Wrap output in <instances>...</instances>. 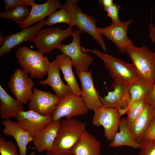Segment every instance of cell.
<instances>
[{
	"label": "cell",
	"mask_w": 155,
	"mask_h": 155,
	"mask_svg": "<svg viewBox=\"0 0 155 155\" xmlns=\"http://www.w3.org/2000/svg\"><path fill=\"white\" fill-rule=\"evenodd\" d=\"M86 131L85 124L77 119L63 120L51 153L53 155L72 154L73 147Z\"/></svg>",
	"instance_id": "6da1fadb"
},
{
	"label": "cell",
	"mask_w": 155,
	"mask_h": 155,
	"mask_svg": "<svg viewBox=\"0 0 155 155\" xmlns=\"http://www.w3.org/2000/svg\"><path fill=\"white\" fill-rule=\"evenodd\" d=\"M83 52H90L100 59L108 70L111 77L115 81H120L130 84L139 77L133 64L126 63L113 56L100 51L81 47Z\"/></svg>",
	"instance_id": "7a4b0ae2"
},
{
	"label": "cell",
	"mask_w": 155,
	"mask_h": 155,
	"mask_svg": "<svg viewBox=\"0 0 155 155\" xmlns=\"http://www.w3.org/2000/svg\"><path fill=\"white\" fill-rule=\"evenodd\" d=\"M39 50H32L25 46L18 48L15 53L17 61L22 69L31 77L41 79L47 74L50 62Z\"/></svg>",
	"instance_id": "3957f363"
},
{
	"label": "cell",
	"mask_w": 155,
	"mask_h": 155,
	"mask_svg": "<svg viewBox=\"0 0 155 155\" xmlns=\"http://www.w3.org/2000/svg\"><path fill=\"white\" fill-rule=\"evenodd\" d=\"M127 53L139 77L150 84H155V52L146 46L137 47L133 44L128 47Z\"/></svg>",
	"instance_id": "277c9868"
},
{
	"label": "cell",
	"mask_w": 155,
	"mask_h": 155,
	"mask_svg": "<svg viewBox=\"0 0 155 155\" xmlns=\"http://www.w3.org/2000/svg\"><path fill=\"white\" fill-rule=\"evenodd\" d=\"M78 0H66L65 2L68 10L72 16L74 26H76L81 33H87L91 35L104 52L107 51L105 42L98 31L97 22L94 16L86 14L77 5Z\"/></svg>",
	"instance_id": "5b68a950"
},
{
	"label": "cell",
	"mask_w": 155,
	"mask_h": 155,
	"mask_svg": "<svg viewBox=\"0 0 155 155\" xmlns=\"http://www.w3.org/2000/svg\"><path fill=\"white\" fill-rule=\"evenodd\" d=\"M73 26H71L65 30L55 27L40 29L32 41L38 50L43 54H48L61 44L62 41L73 34Z\"/></svg>",
	"instance_id": "8992f818"
},
{
	"label": "cell",
	"mask_w": 155,
	"mask_h": 155,
	"mask_svg": "<svg viewBox=\"0 0 155 155\" xmlns=\"http://www.w3.org/2000/svg\"><path fill=\"white\" fill-rule=\"evenodd\" d=\"M80 32L78 29L73 31L72 42L68 44H61L58 49L62 54L69 56L77 73L87 72L94 60L88 53L83 52L80 44Z\"/></svg>",
	"instance_id": "52a82bcc"
},
{
	"label": "cell",
	"mask_w": 155,
	"mask_h": 155,
	"mask_svg": "<svg viewBox=\"0 0 155 155\" xmlns=\"http://www.w3.org/2000/svg\"><path fill=\"white\" fill-rule=\"evenodd\" d=\"M89 110L82 97L71 93L60 99L52 115L53 121L70 119L86 114Z\"/></svg>",
	"instance_id": "ba28073f"
},
{
	"label": "cell",
	"mask_w": 155,
	"mask_h": 155,
	"mask_svg": "<svg viewBox=\"0 0 155 155\" xmlns=\"http://www.w3.org/2000/svg\"><path fill=\"white\" fill-rule=\"evenodd\" d=\"M34 84V82L28 76L27 72L23 69L18 68L11 76L7 87L17 100L23 104H26L32 96V89Z\"/></svg>",
	"instance_id": "9c48e42d"
},
{
	"label": "cell",
	"mask_w": 155,
	"mask_h": 155,
	"mask_svg": "<svg viewBox=\"0 0 155 155\" xmlns=\"http://www.w3.org/2000/svg\"><path fill=\"white\" fill-rule=\"evenodd\" d=\"M92 124L96 127L102 126L105 137L108 141H112L117 133L121 121L117 110L104 107H99L94 111Z\"/></svg>",
	"instance_id": "30bf717a"
},
{
	"label": "cell",
	"mask_w": 155,
	"mask_h": 155,
	"mask_svg": "<svg viewBox=\"0 0 155 155\" xmlns=\"http://www.w3.org/2000/svg\"><path fill=\"white\" fill-rule=\"evenodd\" d=\"M47 19L32 26L22 29L17 33L2 36L0 34V57L9 53L14 47L27 41L32 40L37 32L45 25Z\"/></svg>",
	"instance_id": "8fae6325"
},
{
	"label": "cell",
	"mask_w": 155,
	"mask_h": 155,
	"mask_svg": "<svg viewBox=\"0 0 155 155\" xmlns=\"http://www.w3.org/2000/svg\"><path fill=\"white\" fill-rule=\"evenodd\" d=\"M129 83L120 81H114L111 87L114 89L104 97L100 96V100L104 107L116 110L128 108L131 100L128 90Z\"/></svg>",
	"instance_id": "7c38bea8"
},
{
	"label": "cell",
	"mask_w": 155,
	"mask_h": 155,
	"mask_svg": "<svg viewBox=\"0 0 155 155\" xmlns=\"http://www.w3.org/2000/svg\"><path fill=\"white\" fill-rule=\"evenodd\" d=\"M16 118L18 125L33 137L53 121L52 115L44 116L30 110L20 111Z\"/></svg>",
	"instance_id": "4fadbf2b"
},
{
	"label": "cell",
	"mask_w": 155,
	"mask_h": 155,
	"mask_svg": "<svg viewBox=\"0 0 155 155\" xmlns=\"http://www.w3.org/2000/svg\"><path fill=\"white\" fill-rule=\"evenodd\" d=\"M133 22L132 19L121 22L117 24H112L104 28H98V31L102 35L113 42L118 48L119 51L123 54L127 53L128 47L133 44L127 35L129 26Z\"/></svg>",
	"instance_id": "5bb4252c"
},
{
	"label": "cell",
	"mask_w": 155,
	"mask_h": 155,
	"mask_svg": "<svg viewBox=\"0 0 155 155\" xmlns=\"http://www.w3.org/2000/svg\"><path fill=\"white\" fill-rule=\"evenodd\" d=\"M60 99L50 92H45L34 88L28 107L41 115H52Z\"/></svg>",
	"instance_id": "9a60e30c"
},
{
	"label": "cell",
	"mask_w": 155,
	"mask_h": 155,
	"mask_svg": "<svg viewBox=\"0 0 155 155\" xmlns=\"http://www.w3.org/2000/svg\"><path fill=\"white\" fill-rule=\"evenodd\" d=\"M90 72L77 73L80 81L81 95L88 110L94 111L104 107L100 101L98 91L95 88L92 73Z\"/></svg>",
	"instance_id": "2e32d148"
},
{
	"label": "cell",
	"mask_w": 155,
	"mask_h": 155,
	"mask_svg": "<svg viewBox=\"0 0 155 155\" xmlns=\"http://www.w3.org/2000/svg\"><path fill=\"white\" fill-rule=\"evenodd\" d=\"M63 5L59 0H48L41 4L36 3L32 7L30 13L24 21L16 23L22 29L30 27L35 23L44 20V18L60 9Z\"/></svg>",
	"instance_id": "e0dca14e"
},
{
	"label": "cell",
	"mask_w": 155,
	"mask_h": 155,
	"mask_svg": "<svg viewBox=\"0 0 155 155\" xmlns=\"http://www.w3.org/2000/svg\"><path fill=\"white\" fill-rule=\"evenodd\" d=\"M1 125L5 128L3 133L6 135L12 136L16 141L18 147L20 155H27V147L28 143L33 142L34 137L28 132L20 127L16 121L11 120H4L2 121ZM32 152L30 155H34Z\"/></svg>",
	"instance_id": "ac0fdd59"
},
{
	"label": "cell",
	"mask_w": 155,
	"mask_h": 155,
	"mask_svg": "<svg viewBox=\"0 0 155 155\" xmlns=\"http://www.w3.org/2000/svg\"><path fill=\"white\" fill-rule=\"evenodd\" d=\"M60 120L53 121L34 137L33 143L37 151L51 152L60 127Z\"/></svg>",
	"instance_id": "d6986e66"
},
{
	"label": "cell",
	"mask_w": 155,
	"mask_h": 155,
	"mask_svg": "<svg viewBox=\"0 0 155 155\" xmlns=\"http://www.w3.org/2000/svg\"><path fill=\"white\" fill-rule=\"evenodd\" d=\"M155 117L154 108L145 102L143 109L137 118L128 126L135 140L138 143Z\"/></svg>",
	"instance_id": "ffe728a7"
},
{
	"label": "cell",
	"mask_w": 155,
	"mask_h": 155,
	"mask_svg": "<svg viewBox=\"0 0 155 155\" xmlns=\"http://www.w3.org/2000/svg\"><path fill=\"white\" fill-rule=\"evenodd\" d=\"M59 68L55 60L50 62L48 72V77L44 80L40 81V84L50 86L56 95L60 99L72 92L71 88L62 81L59 74Z\"/></svg>",
	"instance_id": "44dd1931"
},
{
	"label": "cell",
	"mask_w": 155,
	"mask_h": 155,
	"mask_svg": "<svg viewBox=\"0 0 155 155\" xmlns=\"http://www.w3.org/2000/svg\"><path fill=\"white\" fill-rule=\"evenodd\" d=\"M101 143L96 137L86 131L73 147V155H101Z\"/></svg>",
	"instance_id": "7402d4cb"
},
{
	"label": "cell",
	"mask_w": 155,
	"mask_h": 155,
	"mask_svg": "<svg viewBox=\"0 0 155 155\" xmlns=\"http://www.w3.org/2000/svg\"><path fill=\"white\" fill-rule=\"evenodd\" d=\"M0 115L4 120L16 118L19 112L25 111L23 104L14 100L0 85Z\"/></svg>",
	"instance_id": "603a6c76"
},
{
	"label": "cell",
	"mask_w": 155,
	"mask_h": 155,
	"mask_svg": "<svg viewBox=\"0 0 155 155\" xmlns=\"http://www.w3.org/2000/svg\"><path fill=\"white\" fill-rule=\"evenodd\" d=\"M55 60L59 69L62 71L64 80L71 88L72 93L81 96V89L73 71V65L70 58L62 54L57 55Z\"/></svg>",
	"instance_id": "cb8c5ba5"
},
{
	"label": "cell",
	"mask_w": 155,
	"mask_h": 155,
	"mask_svg": "<svg viewBox=\"0 0 155 155\" xmlns=\"http://www.w3.org/2000/svg\"><path fill=\"white\" fill-rule=\"evenodd\" d=\"M119 128L120 131L115 134L114 139L109 144L110 147L127 146L135 149L140 148L141 145L135 140L131 132L125 117L121 119Z\"/></svg>",
	"instance_id": "d4e9b609"
},
{
	"label": "cell",
	"mask_w": 155,
	"mask_h": 155,
	"mask_svg": "<svg viewBox=\"0 0 155 155\" xmlns=\"http://www.w3.org/2000/svg\"><path fill=\"white\" fill-rule=\"evenodd\" d=\"M153 85L140 77L130 83L128 90L131 98L130 103L142 99L145 100Z\"/></svg>",
	"instance_id": "484cf974"
},
{
	"label": "cell",
	"mask_w": 155,
	"mask_h": 155,
	"mask_svg": "<svg viewBox=\"0 0 155 155\" xmlns=\"http://www.w3.org/2000/svg\"><path fill=\"white\" fill-rule=\"evenodd\" d=\"M28 5L24 4L18 5L11 9L0 13V18H7L16 23L25 20L29 16L31 11Z\"/></svg>",
	"instance_id": "4316f807"
},
{
	"label": "cell",
	"mask_w": 155,
	"mask_h": 155,
	"mask_svg": "<svg viewBox=\"0 0 155 155\" xmlns=\"http://www.w3.org/2000/svg\"><path fill=\"white\" fill-rule=\"evenodd\" d=\"M46 19V25L52 26L57 23H65L69 26H74L72 16L65 4L59 11L49 15Z\"/></svg>",
	"instance_id": "83f0119b"
},
{
	"label": "cell",
	"mask_w": 155,
	"mask_h": 155,
	"mask_svg": "<svg viewBox=\"0 0 155 155\" xmlns=\"http://www.w3.org/2000/svg\"><path fill=\"white\" fill-rule=\"evenodd\" d=\"M144 99L131 103L128 108L126 118L128 126L138 116L142 111L145 103Z\"/></svg>",
	"instance_id": "f1b7e54d"
},
{
	"label": "cell",
	"mask_w": 155,
	"mask_h": 155,
	"mask_svg": "<svg viewBox=\"0 0 155 155\" xmlns=\"http://www.w3.org/2000/svg\"><path fill=\"white\" fill-rule=\"evenodd\" d=\"M0 154L1 155H20L16 145L2 137H0Z\"/></svg>",
	"instance_id": "f546056e"
},
{
	"label": "cell",
	"mask_w": 155,
	"mask_h": 155,
	"mask_svg": "<svg viewBox=\"0 0 155 155\" xmlns=\"http://www.w3.org/2000/svg\"><path fill=\"white\" fill-rule=\"evenodd\" d=\"M138 155H155V139H142Z\"/></svg>",
	"instance_id": "4dcf8cb0"
},
{
	"label": "cell",
	"mask_w": 155,
	"mask_h": 155,
	"mask_svg": "<svg viewBox=\"0 0 155 155\" xmlns=\"http://www.w3.org/2000/svg\"><path fill=\"white\" fill-rule=\"evenodd\" d=\"M104 9L107 12V16L111 19L112 24H118L121 22L118 16L119 11L120 9L119 5L113 3L111 5L104 7Z\"/></svg>",
	"instance_id": "1f68e13d"
},
{
	"label": "cell",
	"mask_w": 155,
	"mask_h": 155,
	"mask_svg": "<svg viewBox=\"0 0 155 155\" xmlns=\"http://www.w3.org/2000/svg\"><path fill=\"white\" fill-rule=\"evenodd\" d=\"M143 139H155V117L153 119L149 127L145 133Z\"/></svg>",
	"instance_id": "d6a6232c"
},
{
	"label": "cell",
	"mask_w": 155,
	"mask_h": 155,
	"mask_svg": "<svg viewBox=\"0 0 155 155\" xmlns=\"http://www.w3.org/2000/svg\"><path fill=\"white\" fill-rule=\"evenodd\" d=\"M145 102L154 108L155 106V84H153L151 91L145 99Z\"/></svg>",
	"instance_id": "836d02e7"
},
{
	"label": "cell",
	"mask_w": 155,
	"mask_h": 155,
	"mask_svg": "<svg viewBox=\"0 0 155 155\" xmlns=\"http://www.w3.org/2000/svg\"><path fill=\"white\" fill-rule=\"evenodd\" d=\"M3 1L5 6V11H7L18 5L24 4L22 0H3Z\"/></svg>",
	"instance_id": "e575fe53"
},
{
	"label": "cell",
	"mask_w": 155,
	"mask_h": 155,
	"mask_svg": "<svg viewBox=\"0 0 155 155\" xmlns=\"http://www.w3.org/2000/svg\"><path fill=\"white\" fill-rule=\"evenodd\" d=\"M149 36L152 42L155 44V27L153 25L152 20L149 25Z\"/></svg>",
	"instance_id": "d590c367"
},
{
	"label": "cell",
	"mask_w": 155,
	"mask_h": 155,
	"mask_svg": "<svg viewBox=\"0 0 155 155\" xmlns=\"http://www.w3.org/2000/svg\"><path fill=\"white\" fill-rule=\"evenodd\" d=\"M98 3L104 8L111 5L113 2V0H99Z\"/></svg>",
	"instance_id": "8d00e7d4"
},
{
	"label": "cell",
	"mask_w": 155,
	"mask_h": 155,
	"mask_svg": "<svg viewBox=\"0 0 155 155\" xmlns=\"http://www.w3.org/2000/svg\"><path fill=\"white\" fill-rule=\"evenodd\" d=\"M22 1L24 4L30 6L31 7L36 4L34 0H22Z\"/></svg>",
	"instance_id": "74e56055"
},
{
	"label": "cell",
	"mask_w": 155,
	"mask_h": 155,
	"mask_svg": "<svg viewBox=\"0 0 155 155\" xmlns=\"http://www.w3.org/2000/svg\"><path fill=\"white\" fill-rule=\"evenodd\" d=\"M119 113L121 117L122 115L125 114H127L128 111V108L124 109L118 110Z\"/></svg>",
	"instance_id": "f35d334b"
},
{
	"label": "cell",
	"mask_w": 155,
	"mask_h": 155,
	"mask_svg": "<svg viewBox=\"0 0 155 155\" xmlns=\"http://www.w3.org/2000/svg\"><path fill=\"white\" fill-rule=\"evenodd\" d=\"M44 155H52L51 152H47V153Z\"/></svg>",
	"instance_id": "ab89813d"
},
{
	"label": "cell",
	"mask_w": 155,
	"mask_h": 155,
	"mask_svg": "<svg viewBox=\"0 0 155 155\" xmlns=\"http://www.w3.org/2000/svg\"><path fill=\"white\" fill-rule=\"evenodd\" d=\"M154 109L155 111V106L154 108Z\"/></svg>",
	"instance_id": "60d3db41"
},
{
	"label": "cell",
	"mask_w": 155,
	"mask_h": 155,
	"mask_svg": "<svg viewBox=\"0 0 155 155\" xmlns=\"http://www.w3.org/2000/svg\"><path fill=\"white\" fill-rule=\"evenodd\" d=\"M113 155H117L116 154H114Z\"/></svg>",
	"instance_id": "b9f144b4"
}]
</instances>
